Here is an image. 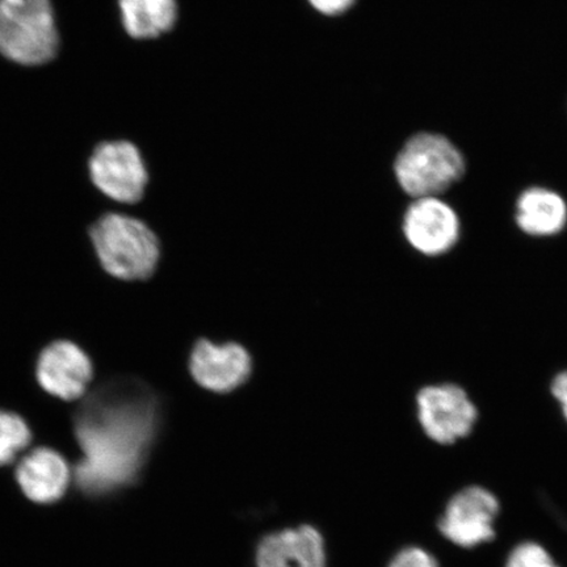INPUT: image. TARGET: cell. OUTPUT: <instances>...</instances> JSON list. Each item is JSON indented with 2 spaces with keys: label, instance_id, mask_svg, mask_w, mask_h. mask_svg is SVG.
I'll return each mask as SVG.
<instances>
[{
  "label": "cell",
  "instance_id": "obj_1",
  "mask_svg": "<svg viewBox=\"0 0 567 567\" xmlns=\"http://www.w3.org/2000/svg\"><path fill=\"white\" fill-rule=\"evenodd\" d=\"M159 421L157 399L137 380H111L87 394L74 421L83 453L74 467L81 492L97 498L134 484Z\"/></svg>",
  "mask_w": 567,
  "mask_h": 567
},
{
  "label": "cell",
  "instance_id": "obj_2",
  "mask_svg": "<svg viewBox=\"0 0 567 567\" xmlns=\"http://www.w3.org/2000/svg\"><path fill=\"white\" fill-rule=\"evenodd\" d=\"M101 265L122 280H145L157 268L159 244L147 226L125 215L109 213L90 230Z\"/></svg>",
  "mask_w": 567,
  "mask_h": 567
},
{
  "label": "cell",
  "instance_id": "obj_3",
  "mask_svg": "<svg viewBox=\"0 0 567 567\" xmlns=\"http://www.w3.org/2000/svg\"><path fill=\"white\" fill-rule=\"evenodd\" d=\"M59 49L49 0H0V53L20 65H42Z\"/></svg>",
  "mask_w": 567,
  "mask_h": 567
},
{
  "label": "cell",
  "instance_id": "obj_4",
  "mask_svg": "<svg viewBox=\"0 0 567 567\" xmlns=\"http://www.w3.org/2000/svg\"><path fill=\"white\" fill-rule=\"evenodd\" d=\"M395 175L405 193L415 198L436 197L463 176V155L439 134L411 138L395 161Z\"/></svg>",
  "mask_w": 567,
  "mask_h": 567
},
{
  "label": "cell",
  "instance_id": "obj_5",
  "mask_svg": "<svg viewBox=\"0 0 567 567\" xmlns=\"http://www.w3.org/2000/svg\"><path fill=\"white\" fill-rule=\"evenodd\" d=\"M91 179L105 196L117 203H138L144 196L147 173L137 147L126 141L106 142L90 159Z\"/></svg>",
  "mask_w": 567,
  "mask_h": 567
},
{
  "label": "cell",
  "instance_id": "obj_6",
  "mask_svg": "<svg viewBox=\"0 0 567 567\" xmlns=\"http://www.w3.org/2000/svg\"><path fill=\"white\" fill-rule=\"evenodd\" d=\"M422 427L432 441L453 444L471 434L477 409L464 389L453 384L427 386L417 394Z\"/></svg>",
  "mask_w": 567,
  "mask_h": 567
},
{
  "label": "cell",
  "instance_id": "obj_7",
  "mask_svg": "<svg viewBox=\"0 0 567 567\" xmlns=\"http://www.w3.org/2000/svg\"><path fill=\"white\" fill-rule=\"evenodd\" d=\"M499 513L495 496L482 487H467L449 503L439 528L445 538L463 548L493 540L494 522Z\"/></svg>",
  "mask_w": 567,
  "mask_h": 567
},
{
  "label": "cell",
  "instance_id": "obj_8",
  "mask_svg": "<svg viewBox=\"0 0 567 567\" xmlns=\"http://www.w3.org/2000/svg\"><path fill=\"white\" fill-rule=\"evenodd\" d=\"M35 378L47 393L62 401H78L87 395L94 368L81 347L59 340L41 352Z\"/></svg>",
  "mask_w": 567,
  "mask_h": 567
},
{
  "label": "cell",
  "instance_id": "obj_9",
  "mask_svg": "<svg viewBox=\"0 0 567 567\" xmlns=\"http://www.w3.org/2000/svg\"><path fill=\"white\" fill-rule=\"evenodd\" d=\"M403 231L415 250L435 257L450 251L460 237L456 212L437 197L416 198L410 205Z\"/></svg>",
  "mask_w": 567,
  "mask_h": 567
},
{
  "label": "cell",
  "instance_id": "obj_10",
  "mask_svg": "<svg viewBox=\"0 0 567 567\" xmlns=\"http://www.w3.org/2000/svg\"><path fill=\"white\" fill-rule=\"evenodd\" d=\"M190 373L203 388L228 393L250 378V354L236 343L216 346L202 340L190 357Z\"/></svg>",
  "mask_w": 567,
  "mask_h": 567
},
{
  "label": "cell",
  "instance_id": "obj_11",
  "mask_svg": "<svg viewBox=\"0 0 567 567\" xmlns=\"http://www.w3.org/2000/svg\"><path fill=\"white\" fill-rule=\"evenodd\" d=\"M16 478L28 499L53 505L65 496L73 473L60 452L40 446L19 461Z\"/></svg>",
  "mask_w": 567,
  "mask_h": 567
},
{
  "label": "cell",
  "instance_id": "obj_12",
  "mask_svg": "<svg viewBox=\"0 0 567 567\" xmlns=\"http://www.w3.org/2000/svg\"><path fill=\"white\" fill-rule=\"evenodd\" d=\"M258 567H328L323 537L310 526L268 535L257 549Z\"/></svg>",
  "mask_w": 567,
  "mask_h": 567
},
{
  "label": "cell",
  "instance_id": "obj_13",
  "mask_svg": "<svg viewBox=\"0 0 567 567\" xmlns=\"http://www.w3.org/2000/svg\"><path fill=\"white\" fill-rule=\"evenodd\" d=\"M516 223L529 236H555L567 223V205L550 189L529 188L517 200Z\"/></svg>",
  "mask_w": 567,
  "mask_h": 567
},
{
  "label": "cell",
  "instance_id": "obj_14",
  "mask_svg": "<svg viewBox=\"0 0 567 567\" xmlns=\"http://www.w3.org/2000/svg\"><path fill=\"white\" fill-rule=\"evenodd\" d=\"M125 30L134 39H154L172 30L175 0H120Z\"/></svg>",
  "mask_w": 567,
  "mask_h": 567
},
{
  "label": "cell",
  "instance_id": "obj_15",
  "mask_svg": "<svg viewBox=\"0 0 567 567\" xmlns=\"http://www.w3.org/2000/svg\"><path fill=\"white\" fill-rule=\"evenodd\" d=\"M31 442L32 431L23 417L0 410V466L12 464Z\"/></svg>",
  "mask_w": 567,
  "mask_h": 567
},
{
  "label": "cell",
  "instance_id": "obj_16",
  "mask_svg": "<svg viewBox=\"0 0 567 567\" xmlns=\"http://www.w3.org/2000/svg\"><path fill=\"white\" fill-rule=\"evenodd\" d=\"M506 567H559L549 553L540 545L526 543L519 545L507 559Z\"/></svg>",
  "mask_w": 567,
  "mask_h": 567
},
{
  "label": "cell",
  "instance_id": "obj_17",
  "mask_svg": "<svg viewBox=\"0 0 567 567\" xmlns=\"http://www.w3.org/2000/svg\"><path fill=\"white\" fill-rule=\"evenodd\" d=\"M389 567H439L436 559L421 548H406L396 555Z\"/></svg>",
  "mask_w": 567,
  "mask_h": 567
},
{
  "label": "cell",
  "instance_id": "obj_18",
  "mask_svg": "<svg viewBox=\"0 0 567 567\" xmlns=\"http://www.w3.org/2000/svg\"><path fill=\"white\" fill-rule=\"evenodd\" d=\"M354 0H310L319 12L326 16H338L350 9Z\"/></svg>",
  "mask_w": 567,
  "mask_h": 567
},
{
  "label": "cell",
  "instance_id": "obj_19",
  "mask_svg": "<svg viewBox=\"0 0 567 567\" xmlns=\"http://www.w3.org/2000/svg\"><path fill=\"white\" fill-rule=\"evenodd\" d=\"M551 393L561 403L564 415L567 421V371L556 375L553 380Z\"/></svg>",
  "mask_w": 567,
  "mask_h": 567
}]
</instances>
